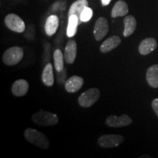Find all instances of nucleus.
Listing matches in <instances>:
<instances>
[{"mask_svg": "<svg viewBox=\"0 0 158 158\" xmlns=\"http://www.w3.org/2000/svg\"><path fill=\"white\" fill-rule=\"evenodd\" d=\"M100 96V91L92 88L85 91L78 98V103L83 108H89L97 102Z\"/></svg>", "mask_w": 158, "mask_h": 158, "instance_id": "obj_4", "label": "nucleus"}, {"mask_svg": "<svg viewBox=\"0 0 158 158\" xmlns=\"http://www.w3.org/2000/svg\"><path fill=\"white\" fill-rule=\"evenodd\" d=\"M88 6L89 2L87 0H77L70 6L68 11V17L73 15H77L79 19V24H80L81 23V21L80 19L81 13L85 7H88Z\"/></svg>", "mask_w": 158, "mask_h": 158, "instance_id": "obj_14", "label": "nucleus"}, {"mask_svg": "<svg viewBox=\"0 0 158 158\" xmlns=\"http://www.w3.org/2000/svg\"><path fill=\"white\" fill-rule=\"evenodd\" d=\"M122 43V40L118 36L113 35L106 40L100 47V51L102 53H108L114 50Z\"/></svg>", "mask_w": 158, "mask_h": 158, "instance_id": "obj_13", "label": "nucleus"}, {"mask_svg": "<svg viewBox=\"0 0 158 158\" xmlns=\"http://www.w3.org/2000/svg\"><path fill=\"white\" fill-rule=\"evenodd\" d=\"M111 2V0H101V2L102 6H107L109 5Z\"/></svg>", "mask_w": 158, "mask_h": 158, "instance_id": "obj_24", "label": "nucleus"}, {"mask_svg": "<svg viewBox=\"0 0 158 158\" xmlns=\"http://www.w3.org/2000/svg\"><path fill=\"white\" fill-rule=\"evenodd\" d=\"M64 55L60 49H56L54 52V67L57 72L59 73L64 70Z\"/></svg>", "mask_w": 158, "mask_h": 158, "instance_id": "obj_21", "label": "nucleus"}, {"mask_svg": "<svg viewBox=\"0 0 158 158\" xmlns=\"http://www.w3.org/2000/svg\"><path fill=\"white\" fill-rule=\"evenodd\" d=\"M23 56V51L20 47L14 46L7 49L2 56V61L6 65L13 66L21 62Z\"/></svg>", "mask_w": 158, "mask_h": 158, "instance_id": "obj_3", "label": "nucleus"}, {"mask_svg": "<svg viewBox=\"0 0 158 158\" xmlns=\"http://www.w3.org/2000/svg\"><path fill=\"white\" fill-rule=\"evenodd\" d=\"M129 12L127 4L123 0H118L114 5L111 10V17L113 19L126 15Z\"/></svg>", "mask_w": 158, "mask_h": 158, "instance_id": "obj_17", "label": "nucleus"}, {"mask_svg": "<svg viewBox=\"0 0 158 158\" xmlns=\"http://www.w3.org/2000/svg\"><path fill=\"white\" fill-rule=\"evenodd\" d=\"M124 29L123 35L124 37H127L133 35L134 31H135L136 27H137V21L135 17L133 15H127L124 19Z\"/></svg>", "mask_w": 158, "mask_h": 158, "instance_id": "obj_18", "label": "nucleus"}, {"mask_svg": "<svg viewBox=\"0 0 158 158\" xmlns=\"http://www.w3.org/2000/svg\"><path fill=\"white\" fill-rule=\"evenodd\" d=\"M133 120L127 114H122L120 116L110 115L106 119V124L110 127H122L130 125Z\"/></svg>", "mask_w": 158, "mask_h": 158, "instance_id": "obj_8", "label": "nucleus"}, {"mask_svg": "<svg viewBox=\"0 0 158 158\" xmlns=\"http://www.w3.org/2000/svg\"><path fill=\"white\" fill-rule=\"evenodd\" d=\"M5 23L7 28L15 32L22 33L25 31L26 25L24 21L19 15L14 13H10L5 17Z\"/></svg>", "mask_w": 158, "mask_h": 158, "instance_id": "obj_5", "label": "nucleus"}, {"mask_svg": "<svg viewBox=\"0 0 158 158\" xmlns=\"http://www.w3.org/2000/svg\"><path fill=\"white\" fill-rule=\"evenodd\" d=\"M31 120L35 124L41 126H53L58 123L59 118L56 114L40 110L31 116Z\"/></svg>", "mask_w": 158, "mask_h": 158, "instance_id": "obj_2", "label": "nucleus"}, {"mask_svg": "<svg viewBox=\"0 0 158 158\" xmlns=\"http://www.w3.org/2000/svg\"><path fill=\"white\" fill-rule=\"evenodd\" d=\"M12 93L15 97H22L29 90V83L24 79H19L12 85Z\"/></svg>", "mask_w": 158, "mask_h": 158, "instance_id": "obj_12", "label": "nucleus"}, {"mask_svg": "<svg viewBox=\"0 0 158 158\" xmlns=\"http://www.w3.org/2000/svg\"><path fill=\"white\" fill-rule=\"evenodd\" d=\"M84 81L83 78L78 76H73L69 78L64 84L65 89L70 93H75L81 89L84 85Z\"/></svg>", "mask_w": 158, "mask_h": 158, "instance_id": "obj_9", "label": "nucleus"}, {"mask_svg": "<svg viewBox=\"0 0 158 158\" xmlns=\"http://www.w3.org/2000/svg\"><path fill=\"white\" fill-rule=\"evenodd\" d=\"M157 47V43L156 40L153 37H148V38L142 40L140 43L139 46H138V51H139L140 54L146 56L155 51Z\"/></svg>", "mask_w": 158, "mask_h": 158, "instance_id": "obj_10", "label": "nucleus"}, {"mask_svg": "<svg viewBox=\"0 0 158 158\" xmlns=\"http://www.w3.org/2000/svg\"><path fill=\"white\" fill-rule=\"evenodd\" d=\"M42 81L47 86H52L54 85V70H53L52 64L51 63H48L43 69L42 73Z\"/></svg>", "mask_w": 158, "mask_h": 158, "instance_id": "obj_19", "label": "nucleus"}, {"mask_svg": "<svg viewBox=\"0 0 158 158\" xmlns=\"http://www.w3.org/2000/svg\"><path fill=\"white\" fill-rule=\"evenodd\" d=\"M59 25V18L56 15L48 17L45 23V31L48 36H52L56 32Z\"/></svg>", "mask_w": 158, "mask_h": 158, "instance_id": "obj_15", "label": "nucleus"}, {"mask_svg": "<svg viewBox=\"0 0 158 158\" xmlns=\"http://www.w3.org/2000/svg\"><path fill=\"white\" fill-rule=\"evenodd\" d=\"M79 24V19L77 15H73L68 17V23L67 27V35L69 37H72L76 35Z\"/></svg>", "mask_w": 158, "mask_h": 158, "instance_id": "obj_20", "label": "nucleus"}, {"mask_svg": "<svg viewBox=\"0 0 158 158\" xmlns=\"http://www.w3.org/2000/svg\"><path fill=\"white\" fill-rule=\"evenodd\" d=\"M124 141V137L121 135H104L99 138L98 143L102 148L116 147L122 143Z\"/></svg>", "mask_w": 158, "mask_h": 158, "instance_id": "obj_6", "label": "nucleus"}, {"mask_svg": "<svg viewBox=\"0 0 158 158\" xmlns=\"http://www.w3.org/2000/svg\"><path fill=\"white\" fill-rule=\"evenodd\" d=\"M146 78L151 87L158 88V64H154L147 69Z\"/></svg>", "mask_w": 158, "mask_h": 158, "instance_id": "obj_16", "label": "nucleus"}, {"mask_svg": "<svg viewBox=\"0 0 158 158\" xmlns=\"http://www.w3.org/2000/svg\"><path fill=\"white\" fill-rule=\"evenodd\" d=\"M24 137L29 143L43 149H48L50 147V141L47 136L37 130L27 128L24 131Z\"/></svg>", "mask_w": 158, "mask_h": 158, "instance_id": "obj_1", "label": "nucleus"}, {"mask_svg": "<svg viewBox=\"0 0 158 158\" xmlns=\"http://www.w3.org/2000/svg\"><path fill=\"white\" fill-rule=\"evenodd\" d=\"M152 107L155 111L156 115L158 116V98L154 99L152 102Z\"/></svg>", "mask_w": 158, "mask_h": 158, "instance_id": "obj_23", "label": "nucleus"}, {"mask_svg": "<svg viewBox=\"0 0 158 158\" xmlns=\"http://www.w3.org/2000/svg\"><path fill=\"white\" fill-rule=\"evenodd\" d=\"M109 30L108 20L104 17H100L97 20L94 27V36L97 41H100L106 36Z\"/></svg>", "mask_w": 158, "mask_h": 158, "instance_id": "obj_7", "label": "nucleus"}, {"mask_svg": "<svg viewBox=\"0 0 158 158\" xmlns=\"http://www.w3.org/2000/svg\"><path fill=\"white\" fill-rule=\"evenodd\" d=\"M77 56V44L73 40H70L65 46L64 58L67 64H73Z\"/></svg>", "mask_w": 158, "mask_h": 158, "instance_id": "obj_11", "label": "nucleus"}, {"mask_svg": "<svg viewBox=\"0 0 158 158\" xmlns=\"http://www.w3.org/2000/svg\"><path fill=\"white\" fill-rule=\"evenodd\" d=\"M92 15H93V11L90 8V7H85L84 10L81 13V22H87V21H89V20L92 19Z\"/></svg>", "mask_w": 158, "mask_h": 158, "instance_id": "obj_22", "label": "nucleus"}]
</instances>
